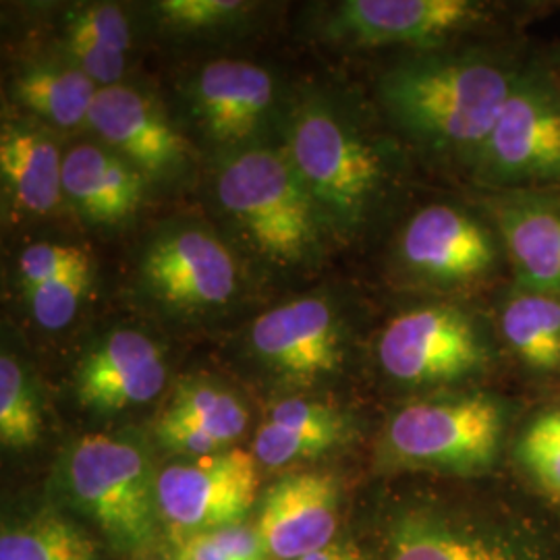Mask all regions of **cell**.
Returning <instances> with one entry per match:
<instances>
[{"label": "cell", "instance_id": "1", "mask_svg": "<svg viewBox=\"0 0 560 560\" xmlns=\"http://www.w3.org/2000/svg\"><path fill=\"white\" fill-rule=\"evenodd\" d=\"M515 80L517 71L476 52L428 57L388 71L382 101L413 138L478 156Z\"/></svg>", "mask_w": 560, "mask_h": 560}, {"label": "cell", "instance_id": "2", "mask_svg": "<svg viewBox=\"0 0 560 560\" xmlns=\"http://www.w3.org/2000/svg\"><path fill=\"white\" fill-rule=\"evenodd\" d=\"M71 499L120 550H143L156 529V478L148 455L133 442L88 434L67 455Z\"/></svg>", "mask_w": 560, "mask_h": 560}, {"label": "cell", "instance_id": "3", "mask_svg": "<svg viewBox=\"0 0 560 560\" xmlns=\"http://www.w3.org/2000/svg\"><path fill=\"white\" fill-rule=\"evenodd\" d=\"M219 198L272 260H301L316 241L318 208L282 154L252 150L233 159L219 175Z\"/></svg>", "mask_w": 560, "mask_h": 560}, {"label": "cell", "instance_id": "4", "mask_svg": "<svg viewBox=\"0 0 560 560\" xmlns=\"http://www.w3.org/2000/svg\"><path fill=\"white\" fill-rule=\"evenodd\" d=\"M501 402L486 395L420 400L390 420L384 446L393 460L451 474L492 467L502 442Z\"/></svg>", "mask_w": 560, "mask_h": 560}, {"label": "cell", "instance_id": "5", "mask_svg": "<svg viewBox=\"0 0 560 560\" xmlns=\"http://www.w3.org/2000/svg\"><path fill=\"white\" fill-rule=\"evenodd\" d=\"M289 161L316 208L345 231L363 222L381 194L378 152L328 110L307 108L298 115Z\"/></svg>", "mask_w": 560, "mask_h": 560}, {"label": "cell", "instance_id": "6", "mask_svg": "<svg viewBox=\"0 0 560 560\" xmlns=\"http://www.w3.org/2000/svg\"><path fill=\"white\" fill-rule=\"evenodd\" d=\"M476 159L492 185L560 180V96L541 73H517Z\"/></svg>", "mask_w": 560, "mask_h": 560}, {"label": "cell", "instance_id": "7", "mask_svg": "<svg viewBox=\"0 0 560 560\" xmlns=\"http://www.w3.org/2000/svg\"><path fill=\"white\" fill-rule=\"evenodd\" d=\"M384 372L405 384H448L488 363L480 324L453 305H423L386 324L378 342Z\"/></svg>", "mask_w": 560, "mask_h": 560}, {"label": "cell", "instance_id": "8", "mask_svg": "<svg viewBox=\"0 0 560 560\" xmlns=\"http://www.w3.org/2000/svg\"><path fill=\"white\" fill-rule=\"evenodd\" d=\"M258 459L229 448L168 465L156 478L162 520L185 538L241 525L258 497Z\"/></svg>", "mask_w": 560, "mask_h": 560}, {"label": "cell", "instance_id": "9", "mask_svg": "<svg viewBox=\"0 0 560 560\" xmlns=\"http://www.w3.org/2000/svg\"><path fill=\"white\" fill-rule=\"evenodd\" d=\"M399 247L411 272L439 284L478 282L497 270L501 258L494 233L446 203L428 206L407 222Z\"/></svg>", "mask_w": 560, "mask_h": 560}, {"label": "cell", "instance_id": "10", "mask_svg": "<svg viewBox=\"0 0 560 560\" xmlns=\"http://www.w3.org/2000/svg\"><path fill=\"white\" fill-rule=\"evenodd\" d=\"M486 18L471 0H347L330 21V34L353 46H430Z\"/></svg>", "mask_w": 560, "mask_h": 560}, {"label": "cell", "instance_id": "11", "mask_svg": "<svg viewBox=\"0 0 560 560\" xmlns=\"http://www.w3.org/2000/svg\"><path fill=\"white\" fill-rule=\"evenodd\" d=\"M141 275L159 300L183 310L222 305L237 289L231 252L214 235L198 229L154 241L143 256Z\"/></svg>", "mask_w": 560, "mask_h": 560}, {"label": "cell", "instance_id": "12", "mask_svg": "<svg viewBox=\"0 0 560 560\" xmlns=\"http://www.w3.org/2000/svg\"><path fill=\"white\" fill-rule=\"evenodd\" d=\"M339 483L330 474L307 471L275 481L260 502L256 532L268 557L298 560L335 541Z\"/></svg>", "mask_w": 560, "mask_h": 560}, {"label": "cell", "instance_id": "13", "mask_svg": "<svg viewBox=\"0 0 560 560\" xmlns=\"http://www.w3.org/2000/svg\"><path fill=\"white\" fill-rule=\"evenodd\" d=\"M252 345L261 360L298 381L339 370L340 326L328 301L301 298L261 314L252 326Z\"/></svg>", "mask_w": 560, "mask_h": 560}, {"label": "cell", "instance_id": "14", "mask_svg": "<svg viewBox=\"0 0 560 560\" xmlns=\"http://www.w3.org/2000/svg\"><path fill=\"white\" fill-rule=\"evenodd\" d=\"M92 129L115 154L152 177L168 175L185 162V141L143 94L127 85L101 88L92 106Z\"/></svg>", "mask_w": 560, "mask_h": 560}, {"label": "cell", "instance_id": "15", "mask_svg": "<svg viewBox=\"0 0 560 560\" xmlns=\"http://www.w3.org/2000/svg\"><path fill=\"white\" fill-rule=\"evenodd\" d=\"M166 382L161 347L138 330H117L81 361L78 395L96 411H120L159 397Z\"/></svg>", "mask_w": 560, "mask_h": 560}, {"label": "cell", "instance_id": "16", "mask_svg": "<svg viewBox=\"0 0 560 560\" xmlns=\"http://www.w3.org/2000/svg\"><path fill=\"white\" fill-rule=\"evenodd\" d=\"M497 229L521 289L560 295V198L513 194L494 203Z\"/></svg>", "mask_w": 560, "mask_h": 560}, {"label": "cell", "instance_id": "17", "mask_svg": "<svg viewBox=\"0 0 560 560\" xmlns=\"http://www.w3.org/2000/svg\"><path fill=\"white\" fill-rule=\"evenodd\" d=\"M247 409L233 393L208 382L183 384L156 423L162 444L180 455L229 451L247 428Z\"/></svg>", "mask_w": 560, "mask_h": 560}, {"label": "cell", "instance_id": "18", "mask_svg": "<svg viewBox=\"0 0 560 560\" xmlns=\"http://www.w3.org/2000/svg\"><path fill=\"white\" fill-rule=\"evenodd\" d=\"M270 73L245 60L206 65L196 81V106L208 133L222 143L252 136L272 102Z\"/></svg>", "mask_w": 560, "mask_h": 560}, {"label": "cell", "instance_id": "19", "mask_svg": "<svg viewBox=\"0 0 560 560\" xmlns=\"http://www.w3.org/2000/svg\"><path fill=\"white\" fill-rule=\"evenodd\" d=\"M62 194L90 221L119 222L138 210L143 179L119 154L98 145H78L62 161Z\"/></svg>", "mask_w": 560, "mask_h": 560}, {"label": "cell", "instance_id": "20", "mask_svg": "<svg viewBox=\"0 0 560 560\" xmlns=\"http://www.w3.org/2000/svg\"><path fill=\"white\" fill-rule=\"evenodd\" d=\"M347 420L337 409L316 400L277 402L254 441V457L268 469L312 459L339 446L347 436Z\"/></svg>", "mask_w": 560, "mask_h": 560}, {"label": "cell", "instance_id": "21", "mask_svg": "<svg viewBox=\"0 0 560 560\" xmlns=\"http://www.w3.org/2000/svg\"><path fill=\"white\" fill-rule=\"evenodd\" d=\"M62 156L42 131L4 125L0 136V173L21 210L48 214L62 196Z\"/></svg>", "mask_w": 560, "mask_h": 560}, {"label": "cell", "instance_id": "22", "mask_svg": "<svg viewBox=\"0 0 560 560\" xmlns=\"http://www.w3.org/2000/svg\"><path fill=\"white\" fill-rule=\"evenodd\" d=\"M388 560H532L513 541L490 532L432 517L400 523Z\"/></svg>", "mask_w": 560, "mask_h": 560}, {"label": "cell", "instance_id": "23", "mask_svg": "<svg viewBox=\"0 0 560 560\" xmlns=\"http://www.w3.org/2000/svg\"><path fill=\"white\" fill-rule=\"evenodd\" d=\"M65 44L78 69L101 88L117 85L131 48V27L115 4L81 9L67 25Z\"/></svg>", "mask_w": 560, "mask_h": 560}, {"label": "cell", "instance_id": "24", "mask_svg": "<svg viewBox=\"0 0 560 560\" xmlns=\"http://www.w3.org/2000/svg\"><path fill=\"white\" fill-rule=\"evenodd\" d=\"M502 337L525 365L540 372L560 370V300L520 289L502 303Z\"/></svg>", "mask_w": 560, "mask_h": 560}, {"label": "cell", "instance_id": "25", "mask_svg": "<svg viewBox=\"0 0 560 560\" xmlns=\"http://www.w3.org/2000/svg\"><path fill=\"white\" fill-rule=\"evenodd\" d=\"M101 85L80 69L34 67L15 81L18 101L62 129L80 127L90 119Z\"/></svg>", "mask_w": 560, "mask_h": 560}, {"label": "cell", "instance_id": "26", "mask_svg": "<svg viewBox=\"0 0 560 560\" xmlns=\"http://www.w3.org/2000/svg\"><path fill=\"white\" fill-rule=\"evenodd\" d=\"M98 550L78 525L60 517H40L20 529H4L0 560H96Z\"/></svg>", "mask_w": 560, "mask_h": 560}, {"label": "cell", "instance_id": "27", "mask_svg": "<svg viewBox=\"0 0 560 560\" xmlns=\"http://www.w3.org/2000/svg\"><path fill=\"white\" fill-rule=\"evenodd\" d=\"M40 436L36 397L20 363L11 355L0 360V441L9 448L32 446Z\"/></svg>", "mask_w": 560, "mask_h": 560}, {"label": "cell", "instance_id": "28", "mask_svg": "<svg viewBox=\"0 0 560 560\" xmlns=\"http://www.w3.org/2000/svg\"><path fill=\"white\" fill-rule=\"evenodd\" d=\"M517 457L541 490L560 501V411L541 413L523 432Z\"/></svg>", "mask_w": 560, "mask_h": 560}, {"label": "cell", "instance_id": "29", "mask_svg": "<svg viewBox=\"0 0 560 560\" xmlns=\"http://www.w3.org/2000/svg\"><path fill=\"white\" fill-rule=\"evenodd\" d=\"M92 282V264L75 268L62 277L42 282L27 291L30 310L34 320L46 330H60L75 318L81 301Z\"/></svg>", "mask_w": 560, "mask_h": 560}, {"label": "cell", "instance_id": "30", "mask_svg": "<svg viewBox=\"0 0 560 560\" xmlns=\"http://www.w3.org/2000/svg\"><path fill=\"white\" fill-rule=\"evenodd\" d=\"M90 254L78 245H60V243H36L21 252L20 279L23 291H32L42 282L62 277L75 268L88 266Z\"/></svg>", "mask_w": 560, "mask_h": 560}, {"label": "cell", "instance_id": "31", "mask_svg": "<svg viewBox=\"0 0 560 560\" xmlns=\"http://www.w3.org/2000/svg\"><path fill=\"white\" fill-rule=\"evenodd\" d=\"M245 9L237 0H164L162 18L179 30H206L233 20Z\"/></svg>", "mask_w": 560, "mask_h": 560}, {"label": "cell", "instance_id": "32", "mask_svg": "<svg viewBox=\"0 0 560 560\" xmlns=\"http://www.w3.org/2000/svg\"><path fill=\"white\" fill-rule=\"evenodd\" d=\"M222 552L233 560H266V550L256 529L233 525L208 534Z\"/></svg>", "mask_w": 560, "mask_h": 560}, {"label": "cell", "instance_id": "33", "mask_svg": "<svg viewBox=\"0 0 560 560\" xmlns=\"http://www.w3.org/2000/svg\"><path fill=\"white\" fill-rule=\"evenodd\" d=\"M179 560H233L229 559L208 534L189 536L183 541Z\"/></svg>", "mask_w": 560, "mask_h": 560}, {"label": "cell", "instance_id": "34", "mask_svg": "<svg viewBox=\"0 0 560 560\" xmlns=\"http://www.w3.org/2000/svg\"><path fill=\"white\" fill-rule=\"evenodd\" d=\"M298 560H365L360 548L349 541H332L326 548L305 555Z\"/></svg>", "mask_w": 560, "mask_h": 560}]
</instances>
